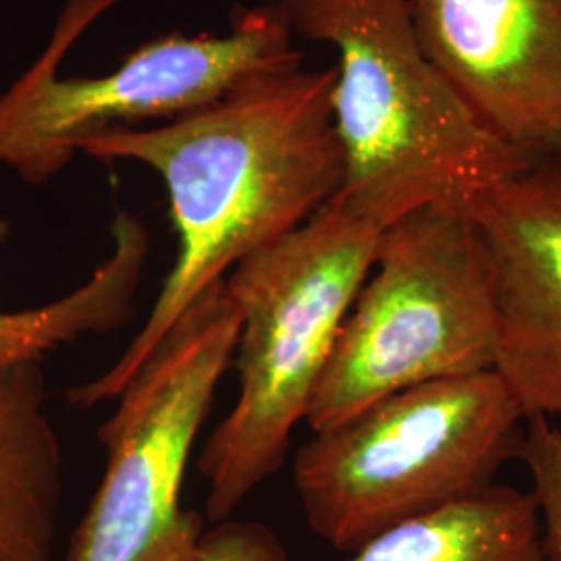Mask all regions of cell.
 Returning a JSON list of instances; mask_svg holds the SVG:
<instances>
[{"label": "cell", "instance_id": "9", "mask_svg": "<svg viewBox=\"0 0 561 561\" xmlns=\"http://www.w3.org/2000/svg\"><path fill=\"white\" fill-rule=\"evenodd\" d=\"M495 273V370L526 414L561 421V154L468 204Z\"/></svg>", "mask_w": 561, "mask_h": 561}, {"label": "cell", "instance_id": "11", "mask_svg": "<svg viewBox=\"0 0 561 561\" xmlns=\"http://www.w3.org/2000/svg\"><path fill=\"white\" fill-rule=\"evenodd\" d=\"M341 561H545L530 493L491 484L481 493L364 542Z\"/></svg>", "mask_w": 561, "mask_h": 561}, {"label": "cell", "instance_id": "6", "mask_svg": "<svg viewBox=\"0 0 561 561\" xmlns=\"http://www.w3.org/2000/svg\"><path fill=\"white\" fill-rule=\"evenodd\" d=\"M119 2L69 0L44 53L0 94V167L25 183L57 178L90 138L175 119L256 71L301 60L275 2L241 11L225 36L171 32L104 76L60 78L69 48Z\"/></svg>", "mask_w": 561, "mask_h": 561}, {"label": "cell", "instance_id": "4", "mask_svg": "<svg viewBox=\"0 0 561 561\" xmlns=\"http://www.w3.org/2000/svg\"><path fill=\"white\" fill-rule=\"evenodd\" d=\"M524 422L497 370L396 391L301 445L294 482L306 524L347 556L468 500L518 456Z\"/></svg>", "mask_w": 561, "mask_h": 561}, {"label": "cell", "instance_id": "5", "mask_svg": "<svg viewBox=\"0 0 561 561\" xmlns=\"http://www.w3.org/2000/svg\"><path fill=\"white\" fill-rule=\"evenodd\" d=\"M495 347L481 229L463 204L426 206L382 229L304 422L319 433L401 389L495 370Z\"/></svg>", "mask_w": 561, "mask_h": 561}, {"label": "cell", "instance_id": "8", "mask_svg": "<svg viewBox=\"0 0 561 561\" xmlns=\"http://www.w3.org/2000/svg\"><path fill=\"white\" fill-rule=\"evenodd\" d=\"M426 57L503 141L561 154V0H408Z\"/></svg>", "mask_w": 561, "mask_h": 561}, {"label": "cell", "instance_id": "1", "mask_svg": "<svg viewBox=\"0 0 561 561\" xmlns=\"http://www.w3.org/2000/svg\"><path fill=\"white\" fill-rule=\"evenodd\" d=\"M333 83L335 67L294 60L157 127L113 129L81 144L92 159L138 162L161 178L178 256L136 337L111 368L67 391L69 405L117 400L206 289L335 198L343 162Z\"/></svg>", "mask_w": 561, "mask_h": 561}, {"label": "cell", "instance_id": "7", "mask_svg": "<svg viewBox=\"0 0 561 561\" xmlns=\"http://www.w3.org/2000/svg\"><path fill=\"white\" fill-rule=\"evenodd\" d=\"M240 312L225 279L167 333L96 431L106 461L65 561H192L204 533L181 507L194 443L233 362Z\"/></svg>", "mask_w": 561, "mask_h": 561}, {"label": "cell", "instance_id": "13", "mask_svg": "<svg viewBox=\"0 0 561 561\" xmlns=\"http://www.w3.org/2000/svg\"><path fill=\"white\" fill-rule=\"evenodd\" d=\"M516 458L533 481L545 561H561V421L526 419Z\"/></svg>", "mask_w": 561, "mask_h": 561}, {"label": "cell", "instance_id": "12", "mask_svg": "<svg viewBox=\"0 0 561 561\" xmlns=\"http://www.w3.org/2000/svg\"><path fill=\"white\" fill-rule=\"evenodd\" d=\"M113 250L90 279L59 300L0 312V364L42 362L85 335H106L134 317V301L148 261V231L140 219L119 210Z\"/></svg>", "mask_w": 561, "mask_h": 561}, {"label": "cell", "instance_id": "2", "mask_svg": "<svg viewBox=\"0 0 561 561\" xmlns=\"http://www.w3.org/2000/svg\"><path fill=\"white\" fill-rule=\"evenodd\" d=\"M294 34L335 48L340 141L333 204L387 229L463 204L547 159L497 138L461 101L416 36L408 0H279ZM553 157V154H551Z\"/></svg>", "mask_w": 561, "mask_h": 561}, {"label": "cell", "instance_id": "10", "mask_svg": "<svg viewBox=\"0 0 561 561\" xmlns=\"http://www.w3.org/2000/svg\"><path fill=\"white\" fill-rule=\"evenodd\" d=\"M62 493L42 362L0 364V561H55Z\"/></svg>", "mask_w": 561, "mask_h": 561}, {"label": "cell", "instance_id": "14", "mask_svg": "<svg viewBox=\"0 0 561 561\" xmlns=\"http://www.w3.org/2000/svg\"><path fill=\"white\" fill-rule=\"evenodd\" d=\"M192 561H289V556L268 526L229 518L204 528Z\"/></svg>", "mask_w": 561, "mask_h": 561}, {"label": "cell", "instance_id": "3", "mask_svg": "<svg viewBox=\"0 0 561 561\" xmlns=\"http://www.w3.org/2000/svg\"><path fill=\"white\" fill-rule=\"evenodd\" d=\"M381 233L329 202L225 277L240 312L231 362L238 398L198 460L210 524L229 520L252 491L279 472L341 322L370 275Z\"/></svg>", "mask_w": 561, "mask_h": 561}]
</instances>
